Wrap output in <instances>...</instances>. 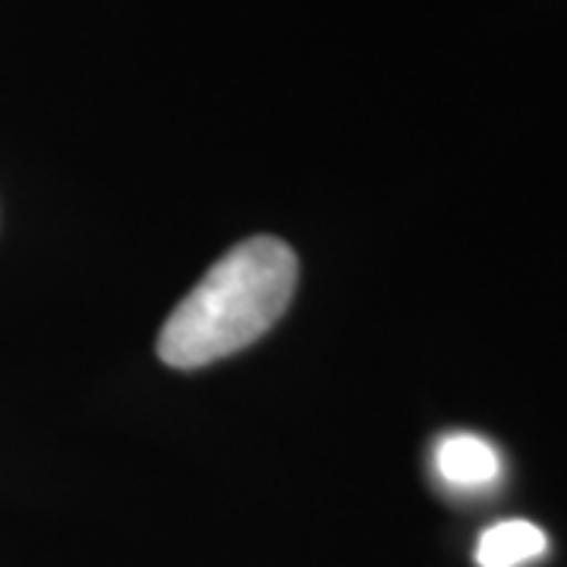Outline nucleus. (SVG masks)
<instances>
[{
	"instance_id": "f257e3e1",
	"label": "nucleus",
	"mask_w": 567,
	"mask_h": 567,
	"mask_svg": "<svg viewBox=\"0 0 567 567\" xmlns=\"http://www.w3.org/2000/svg\"><path fill=\"white\" fill-rule=\"evenodd\" d=\"M300 265L278 237L234 246L171 312L158 357L174 369H199L259 341L281 319Z\"/></svg>"
},
{
	"instance_id": "f03ea898",
	"label": "nucleus",
	"mask_w": 567,
	"mask_h": 567,
	"mask_svg": "<svg viewBox=\"0 0 567 567\" xmlns=\"http://www.w3.org/2000/svg\"><path fill=\"white\" fill-rule=\"evenodd\" d=\"M435 470L454 488H483L492 486L502 473V457L486 439L454 432L445 435L435 447Z\"/></svg>"
},
{
	"instance_id": "7ed1b4c3",
	"label": "nucleus",
	"mask_w": 567,
	"mask_h": 567,
	"mask_svg": "<svg viewBox=\"0 0 567 567\" xmlns=\"http://www.w3.org/2000/svg\"><path fill=\"white\" fill-rule=\"evenodd\" d=\"M548 539L529 520H502L480 536L476 565L480 567H520L546 555Z\"/></svg>"
}]
</instances>
